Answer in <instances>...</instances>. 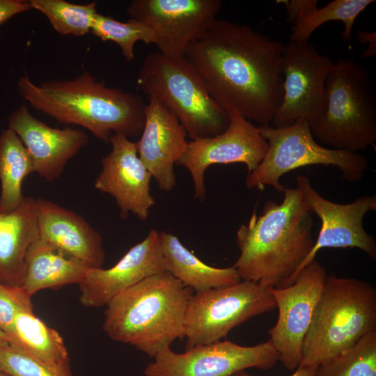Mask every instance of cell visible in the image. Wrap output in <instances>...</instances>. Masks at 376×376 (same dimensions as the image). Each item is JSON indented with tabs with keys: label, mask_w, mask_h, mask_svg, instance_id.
I'll return each instance as SVG.
<instances>
[{
	"label": "cell",
	"mask_w": 376,
	"mask_h": 376,
	"mask_svg": "<svg viewBox=\"0 0 376 376\" xmlns=\"http://www.w3.org/2000/svg\"><path fill=\"white\" fill-rule=\"evenodd\" d=\"M137 84L173 113L192 140L224 132L228 113L209 94L198 72L185 57L152 52L143 60Z\"/></svg>",
	"instance_id": "7"
},
{
	"label": "cell",
	"mask_w": 376,
	"mask_h": 376,
	"mask_svg": "<svg viewBox=\"0 0 376 376\" xmlns=\"http://www.w3.org/2000/svg\"><path fill=\"white\" fill-rule=\"evenodd\" d=\"M313 376H376V330L318 366Z\"/></svg>",
	"instance_id": "28"
},
{
	"label": "cell",
	"mask_w": 376,
	"mask_h": 376,
	"mask_svg": "<svg viewBox=\"0 0 376 376\" xmlns=\"http://www.w3.org/2000/svg\"><path fill=\"white\" fill-rule=\"evenodd\" d=\"M276 308L268 288L251 281L194 292L185 316V350L219 341L235 327Z\"/></svg>",
	"instance_id": "9"
},
{
	"label": "cell",
	"mask_w": 376,
	"mask_h": 376,
	"mask_svg": "<svg viewBox=\"0 0 376 376\" xmlns=\"http://www.w3.org/2000/svg\"><path fill=\"white\" fill-rule=\"evenodd\" d=\"M283 3L288 13V22H296L306 14L318 7L317 0H282L277 1Z\"/></svg>",
	"instance_id": "32"
},
{
	"label": "cell",
	"mask_w": 376,
	"mask_h": 376,
	"mask_svg": "<svg viewBox=\"0 0 376 376\" xmlns=\"http://www.w3.org/2000/svg\"><path fill=\"white\" fill-rule=\"evenodd\" d=\"M31 8L44 14L56 31L62 35L83 36L91 31L97 2L80 5L64 0H30Z\"/></svg>",
	"instance_id": "27"
},
{
	"label": "cell",
	"mask_w": 376,
	"mask_h": 376,
	"mask_svg": "<svg viewBox=\"0 0 376 376\" xmlns=\"http://www.w3.org/2000/svg\"><path fill=\"white\" fill-rule=\"evenodd\" d=\"M18 93L36 110L58 123L79 125L109 143L112 132L128 139L141 136L146 104L139 95L107 86L88 72L73 79H52L40 85L26 74Z\"/></svg>",
	"instance_id": "3"
},
{
	"label": "cell",
	"mask_w": 376,
	"mask_h": 376,
	"mask_svg": "<svg viewBox=\"0 0 376 376\" xmlns=\"http://www.w3.org/2000/svg\"><path fill=\"white\" fill-rule=\"evenodd\" d=\"M313 137L333 149L351 152L376 141V96L368 70L353 58L338 59L325 83L320 116L309 124Z\"/></svg>",
	"instance_id": "6"
},
{
	"label": "cell",
	"mask_w": 376,
	"mask_h": 376,
	"mask_svg": "<svg viewBox=\"0 0 376 376\" xmlns=\"http://www.w3.org/2000/svg\"><path fill=\"white\" fill-rule=\"evenodd\" d=\"M91 32L102 41H112L120 47L127 61H133L134 44L142 41L146 45L155 44L156 36L153 30L143 22L130 18L121 22L97 13Z\"/></svg>",
	"instance_id": "29"
},
{
	"label": "cell",
	"mask_w": 376,
	"mask_h": 376,
	"mask_svg": "<svg viewBox=\"0 0 376 376\" xmlns=\"http://www.w3.org/2000/svg\"><path fill=\"white\" fill-rule=\"evenodd\" d=\"M194 291L167 272L150 276L106 306L103 329L112 340L154 358L185 338V322Z\"/></svg>",
	"instance_id": "4"
},
{
	"label": "cell",
	"mask_w": 376,
	"mask_h": 376,
	"mask_svg": "<svg viewBox=\"0 0 376 376\" xmlns=\"http://www.w3.org/2000/svg\"><path fill=\"white\" fill-rule=\"evenodd\" d=\"M166 272L159 231L151 229L146 237L131 247L109 269L88 268L79 284V301L85 307L107 306L117 295L157 274Z\"/></svg>",
	"instance_id": "17"
},
{
	"label": "cell",
	"mask_w": 376,
	"mask_h": 376,
	"mask_svg": "<svg viewBox=\"0 0 376 376\" xmlns=\"http://www.w3.org/2000/svg\"><path fill=\"white\" fill-rule=\"evenodd\" d=\"M327 276L317 260L304 267L291 285L268 288L279 309L277 321L269 330L279 361L290 370H295L301 359L304 340Z\"/></svg>",
	"instance_id": "12"
},
{
	"label": "cell",
	"mask_w": 376,
	"mask_h": 376,
	"mask_svg": "<svg viewBox=\"0 0 376 376\" xmlns=\"http://www.w3.org/2000/svg\"><path fill=\"white\" fill-rule=\"evenodd\" d=\"M148 99L144 127L135 146L159 189L170 191L176 184L174 164L186 149L187 134L173 113L155 98Z\"/></svg>",
	"instance_id": "19"
},
{
	"label": "cell",
	"mask_w": 376,
	"mask_h": 376,
	"mask_svg": "<svg viewBox=\"0 0 376 376\" xmlns=\"http://www.w3.org/2000/svg\"><path fill=\"white\" fill-rule=\"evenodd\" d=\"M34 172L30 155L18 136L10 129L0 133V212L16 209L23 201L24 179Z\"/></svg>",
	"instance_id": "25"
},
{
	"label": "cell",
	"mask_w": 376,
	"mask_h": 376,
	"mask_svg": "<svg viewBox=\"0 0 376 376\" xmlns=\"http://www.w3.org/2000/svg\"><path fill=\"white\" fill-rule=\"evenodd\" d=\"M296 181L304 201L311 211L320 219L322 225L318 237L295 278L323 248H358L372 260L376 259L375 240L365 230L363 224L366 213L376 210L375 195L363 196L349 203H336L320 196L312 187L308 177L299 175Z\"/></svg>",
	"instance_id": "15"
},
{
	"label": "cell",
	"mask_w": 376,
	"mask_h": 376,
	"mask_svg": "<svg viewBox=\"0 0 376 376\" xmlns=\"http://www.w3.org/2000/svg\"><path fill=\"white\" fill-rule=\"evenodd\" d=\"M228 114L230 123L224 132L188 142L176 162L190 173L194 197L201 201L206 198L204 175L210 166L241 162L246 166L249 173L261 162L268 149V143L258 126L237 112Z\"/></svg>",
	"instance_id": "14"
},
{
	"label": "cell",
	"mask_w": 376,
	"mask_h": 376,
	"mask_svg": "<svg viewBox=\"0 0 376 376\" xmlns=\"http://www.w3.org/2000/svg\"><path fill=\"white\" fill-rule=\"evenodd\" d=\"M154 359L144 370L145 376H230L249 368L269 369L279 355L269 340L253 346L219 340L181 354L169 347Z\"/></svg>",
	"instance_id": "11"
},
{
	"label": "cell",
	"mask_w": 376,
	"mask_h": 376,
	"mask_svg": "<svg viewBox=\"0 0 376 376\" xmlns=\"http://www.w3.org/2000/svg\"><path fill=\"white\" fill-rule=\"evenodd\" d=\"M8 125L26 148L34 172L48 182L61 176L68 162L88 141L84 131L52 127L35 118L24 104L10 115Z\"/></svg>",
	"instance_id": "18"
},
{
	"label": "cell",
	"mask_w": 376,
	"mask_h": 376,
	"mask_svg": "<svg viewBox=\"0 0 376 376\" xmlns=\"http://www.w3.org/2000/svg\"><path fill=\"white\" fill-rule=\"evenodd\" d=\"M38 236L35 198L26 196L14 210L0 212V283L22 286L26 252Z\"/></svg>",
	"instance_id": "21"
},
{
	"label": "cell",
	"mask_w": 376,
	"mask_h": 376,
	"mask_svg": "<svg viewBox=\"0 0 376 376\" xmlns=\"http://www.w3.org/2000/svg\"><path fill=\"white\" fill-rule=\"evenodd\" d=\"M221 5L220 0H133L127 12L153 30L159 52L180 57L211 27Z\"/></svg>",
	"instance_id": "13"
},
{
	"label": "cell",
	"mask_w": 376,
	"mask_h": 376,
	"mask_svg": "<svg viewBox=\"0 0 376 376\" xmlns=\"http://www.w3.org/2000/svg\"><path fill=\"white\" fill-rule=\"evenodd\" d=\"M159 240L166 272L195 292L233 285L242 281L233 266L219 268L204 263L189 251L177 236L160 231Z\"/></svg>",
	"instance_id": "23"
},
{
	"label": "cell",
	"mask_w": 376,
	"mask_h": 376,
	"mask_svg": "<svg viewBox=\"0 0 376 376\" xmlns=\"http://www.w3.org/2000/svg\"><path fill=\"white\" fill-rule=\"evenodd\" d=\"M28 310H33L31 296L21 286L0 283V329L8 336L16 315Z\"/></svg>",
	"instance_id": "31"
},
{
	"label": "cell",
	"mask_w": 376,
	"mask_h": 376,
	"mask_svg": "<svg viewBox=\"0 0 376 376\" xmlns=\"http://www.w3.org/2000/svg\"><path fill=\"white\" fill-rule=\"evenodd\" d=\"M281 203L267 201L262 213L254 211L237 231L240 255L233 267L243 281L287 287L314 245L312 212L300 189L284 188Z\"/></svg>",
	"instance_id": "2"
},
{
	"label": "cell",
	"mask_w": 376,
	"mask_h": 376,
	"mask_svg": "<svg viewBox=\"0 0 376 376\" xmlns=\"http://www.w3.org/2000/svg\"><path fill=\"white\" fill-rule=\"evenodd\" d=\"M36 204L41 239L89 268L102 267V237L82 216L50 200L38 198Z\"/></svg>",
	"instance_id": "20"
},
{
	"label": "cell",
	"mask_w": 376,
	"mask_h": 376,
	"mask_svg": "<svg viewBox=\"0 0 376 376\" xmlns=\"http://www.w3.org/2000/svg\"><path fill=\"white\" fill-rule=\"evenodd\" d=\"M109 143L112 150L101 160L102 170L94 187L113 198L121 219L132 212L146 221L156 203L150 193L152 175L140 159L135 142L114 134Z\"/></svg>",
	"instance_id": "16"
},
{
	"label": "cell",
	"mask_w": 376,
	"mask_h": 376,
	"mask_svg": "<svg viewBox=\"0 0 376 376\" xmlns=\"http://www.w3.org/2000/svg\"><path fill=\"white\" fill-rule=\"evenodd\" d=\"M10 345L9 336L0 329V347Z\"/></svg>",
	"instance_id": "35"
},
{
	"label": "cell",
	"mask_w": 376,
	"mask_h": 376,
	"mask_svg": "<svg viewBox=\"0 0 376 376\" xmlns=\"http://www.w3.org/2000/svg\"><path fill=\"white\" fill-rule=\"evenodd\" d=\"M0 370L11 376H75L68 366L43 363L19 347H0Z\"/></svg>",
	"instance_id": "30"
},
{
	"label": "cell",
	"mask_w": 376,
	"mask_h": 376,
	"mask_svg": "<svg viewBox=\"0 0 376 376\" xmlns=\"http://www.w3.org/2000/svg\"><path fill=\"white\" fill-rule=\"evenodd\" d=\"M88 268L38 236L27 250L21 287L32 297L46 288L79 285Z\"/></svg>",
	"instance_id": "22"
},
{
	"label": "cell",
	"mask_w": 376,
	"mask_h": 376,
	"mask_svg": "<svg viewBox=\"0 0 376 376\" xmlns=\"http://www.w3.org/2000/svg\"><path fill=\"white\" fill-rule=\"evenodd\" d=\"M283 45L247 25L216 19L185 56L221 107L267 126L283 99Z\"/></svg>",
	"instance_id": "1"
},
{
	"label": "cell",
	"mask_w": 376,
	"mask_h": 376,
	"mask_svg": "<svg viewBox=\"0 0 376 376\" xmlns=\"http://www.w3.org/2000/svg\"><path fill=\"white\" fill-rule=\"evenodd\" d=\"M317 367L314 366H298L295 373L290 376H313ZM230 376H252L245 370H241Z\"/></svg>",
	"instance_id": "34"
},
{
	"label": "cell",
	"mask_w": 376,
	"mask_h": 376,
	"mask_svg": "<svg viewBox=\"0 0 376 376\" xmlns=\"http://www.w3.org/2000/svg\"><path fill=\"white\" fill-rule=\"evenodd\" d=\"M374 0H334L322 8H315L294 23L289 40L291 42H308L312 33L323 24L340 21L344 25L340 37L350 42L354 22L359 15Z\"/></svg>",
	"instance_id": "26"
},
{
	"label": "cell",
	"mask_w": 376,
	"mask_h": 376,
	"mask_svg": "<svg viewBox=\"0 0 376 376\" xmlns=\"http://www.w3.org/2000/svg\"><path fill=\"white\" fill-rule=\"evenodd\" d=\"M31 9L29 1L0 0V25L13 16Z\"/></svg>",
	"instance_id": "33"
},
{
	"label": "cell",
	"mask_w": 376,
	"mask_h": 376,
	"mask_svg": "<svg viewBox=\"0 0 376 376\" xmlns=\"http://www.w3.org/2000/svg\"><path fill=\"white\" fill-rule=\"evenodd\" d=\"M0 376H11V375H10L0 370Z\"/></svg>",
	"instance_id": "36"
},
{
	"label": "cell",
	"mask_w": 376,
	"mask_h": 376,
	"mask_svg": "<svg viewBox=\"0 0 376 376\" xmlns=\"http://www.w3.org/2000/svg\"><path fill=\"white\" fill-rule=\"evenodd\" d=\"M376 330V290L355 279L327 276L302 346L299 366L318 367Z\"/></svg>",
	"instance_id": "5"
},
{
	"label": "cell",
	"mask_w": 376,
	"mask_h": 376,
	"mask_svg": "<svg viewBox=\"0 0 376 376\" xmlns=\"http://www.w3.org/2000/svg\"><path fill=\"white\" fill-rule=\"evenodd\" d=\"M258 127L268 143V149L258 166L248 173L245 182L248 189L263 190L265 185H269L283 192L284 187L280 184L283 175L311 165L336 166L344 180L355 182L362 178L369 167L367 159L359 153L318 144L305 119H298L284 127Z\"/></svg>",
	"instance_id": "8"
},
{
	"label": "cell",
	"mask_w": 376,
	"mask_h": 376,
	"mask_svg": "<svg viewBox=\"0 0 376 376\" xmlns=\"http://www.w3.org/2000/svg\"><path fill=\"white\" fill-rule=\"evenodd\" d=\"M10 345L52 366H68L70 359L60 334L38 318L33 310L18 313L9 336Z\"/></svg>",
	"instance_id": "24"
},
{
	"label": "cell",
	"mask_w": 376,
	"mask_h": 376,
	"mask_svg": "<svg viewBox=\"0 0 376 376\" xmlns=\"http://www.w3.org/2000/svg\"><path fill=\"white\" fill-rule=\"evenodd\" d=\"M334 63L308 42L284 43L281 55L283 99L270 125L288 127L298 119L309 124L322 113L325 83Z\"/></svg>",
	"instance_id": "10"
}]
</instances>
